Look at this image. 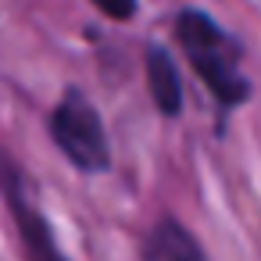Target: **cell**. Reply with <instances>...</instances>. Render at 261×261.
<instances>
[{
	"instance_id": "obj_1",
	"label": "cell",
	"mask_w": 261,
	"mask_h": 261,
	"mask_svg": "<svg viewBox=\"0 0 261 261\" xmlns=\"http://www.w3.org/2000/svg\"><path fill=\"white\" fill-rule=\"evenodd\" d=\"M175 36H179V43H182V50L190 58L193 72L207 83V90L222 104V111H232V108L250 100L254 86L240 72L243 47H240V40L232 33H225L211 15L186 8L175 18Z\"/></svg>"
},
{
	"instance_id": "obj_2",
	"label": "cell",
	"mask_w": 261,
	"mask_h": 261,
	"mask_svg": "<svg viewBox=\"0 0 261 261\" xmlns=\"http://www.w3.org/2000/svg\"><path fill=\"white\" fill-rule=\"evenodd\" d=\"M50 136L58 143V150L79 168V172H108L111 168V147H108V133L100 122V111L93 108V100L79 90L68 86L50 115Z\"/></svg>"
},
{
	"instance_id": "obj_3",
	"label": "cell",
	"mask_w": 261,
	"mask_h": 261,
	"mask_svg": "<svg viewBox=\"0 0 261 261\" xmlns=\"http://www.w3.org/2000/svg\"><path fill=\"white\" fill-rule=\"evenodd\" d=\"M0 193H4V200L11 207V218L18 225V236H22V247H25V261H68L61 254L58 240H54L50 222L36 207L22 168L8 154H0Z\"/></svg>"
},
{
	"instance_id": "obj_4",
	"label": "cell",
	"mask_w": 261,
	"mask_h": 261,
	"mask_svg": "<svg viewBox=\"0 0 261 261\" xmlns=\"http://www.w3.org/2000/svg\"><path fill=\"white\" fill-rule=\"evenodd\" d=\"M143 261H207V254L179 218H161L143 240Z\"/></svg>"
},
{
	"instance_id": "obj_5",
	"label": "cell",
	"mask_w": 261,
	"mask_h": 261,
	"mask_svg": "<svg viewBox=\"0 0 261 261\" xmlns=\"http://www.w3.org/2000/svg\"><path fill=\"white\" fill-rule=\"evenodd\" d=\"M143 61H147V86H150V97H154L158 111L165 118H179V111H182V83H179L175 58L161 43H150Z\"/></svg>"
},
{
	"instance_id": "obj_6",
	"label": "cell",
	"mask_w": 261,
	"mask_h": 261,
	"mask_svg": "<svg viewBox=\"0 0 261 261\" xmlns=\"http://www.w3.org/2000/svg\"><path fill=\"white\" fill-rule=\"evenodd\" d=\"M93 8H97L100 15L115 18V22H129V18H136V11H140L136 0H93Z\"/></svg>"
}]
</instances>
